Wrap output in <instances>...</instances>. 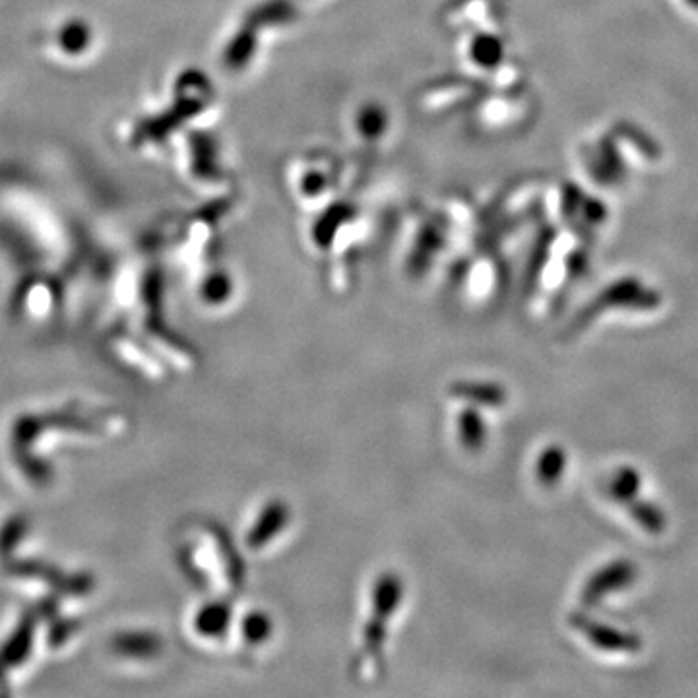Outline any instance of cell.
<instances>
[{"instance_id": "cell-2", "label": "cell", "mask_w": 698, "mask_h": 698, "mask_svg": "<svg viewBox=\"0 0 698 698\" xmlns=\"http://www.w3.org/2000/svg\"><path fill=\"white\" fill-rule=\"evenodd\" d=\"M638 569L629 559H617L594 572L582 590V602L596 605L605 598L619 594L635 584Z\"/></svg>"}, {"instance_id": "cell-7", "label": "cell", "mask_w": 698, "mask_h": 698, "mask_svg": "<svg viewBox=\"0 0 698 698\" xmlns=\"http://www.w3.org/2000/svg\"><path fill=\"white\" fill-rule=\"evenodd\" d=\"M567 470V454L561 446H549L538 460V477L543 485H555Z\"/></svg>"}, {"instance_id": "cell-5", "label": "cell", "mask_w": 698, "mask_h": 698, "mask_svg": "<svg viewBox=\"0 0 698 698\" xmlns=\"http://www.w3.org/2000/svg\"><path fill=\"white\" fill-rule=\"evenodd\" d=\"M627 510H629L631 518L635 520L636 524H638L644 532H648V534H652V536H660V534L666 532V512L658 507L656 503L642 501L640 497H636L635 501H631V503L627 505Z\"/></svg>"}, {"instance_id": "cell-4", "label": "cell", "mask_w": 698, "mask_h": 698, "mask_svg": "<svg viewBox=\"0 0 698 698\" xmlns=\"http://www.w3.org/2000/svg\"><path fill=\"white\" fill-rule=\"evenodd\" d=\"M640 489H642V476L633 466L619 468L607 483L609 497L615 503L625 505V507L631 501H635L636 497H640Z\"/></svg>"}, {"instance_id": "cell-3", "label": "cell", "mask_w": 698, "mask_h": 698, "mask_svg": "<svg viewBox=\"0 0 698 698\" xmlns=\"http://www.w3.org/2000/svg\"><path fill=\"white\" fill-rule=\"evenodd\" d=\"M662 303V297L656 289L644 287L635 280H623L603 291L596 305L592 307V313H588L584 320L596 317L602 313L605 307H627V309H640V311H650L656 309Z\"/></svg>"}, {"instance_id": "cell-1", "label": "cell", "mask_w": 698, "mask_h": 698, "mask_svg": "<svg viewBox=\"0 0 698 698\" xmlns=\"http://www.w3.org/2000/svg\"><path fill=\"white\" fill-rule=\"evenodd\" d=\"M572 627L584 635V638L596 648L611 654H636L642 648V638L625 629L600 623L584 613H574L571 617Z\"/></svg>"}, {"instance_id": "cell-6", "label": "cell", "mask_w": 698, "mask_h": 698, "mask_svg": "<svg viewBox=\"0 0 698 698\" xmlns=\"http://www.w3.org/2000/svg\"><path fill=\"white\" fill-rule=\"evenodd\" d=\"M59 47L68 55H80L88 49L92 32L84 20H70L59 30Z\"/></svg>"}]
</instances>
